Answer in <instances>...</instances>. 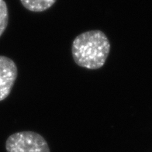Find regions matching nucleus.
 <instances>
[{
    "label": "nucleus",
    "instance_id": "7ed1b4c3",
    "mask_svg": "<svg viewBox=\"0 0 152 152\" xmlns=\"http://www.w3.org/2000/svg\"><path fill=\"white\" fill-rule=\"evenodd\" d=\"M17 75L16 63L8 57L0 55V102L10 96Z\"/></svg>",
    "mask_w": 152,
    "mask_h": 152
},
{
    "label": "nucleus",
    "instance_id": "20e7f679",
    "mask_svg": "<svg viewBox=\"0 0 152 152\" xmlns=\"http://www.w3.org/2000/svg\"><path fill=\"white\" fill-rule=\"evenodd\" d=\"M57 0H20L24 8L34 12H44L52 7Z\"/></svg>",
    "mask_w": 152,
    "mask_h": 152
},
{
    "label": "nucleus",
    "instance_id": "f257e3e1",
    "mask_svg": "<svg viewBox=\"0 0 152 152\" xmlns=\"http://www.w3.org/2000/svg\"><path fill=\"white\" fill-rule=\"evenodd\" d=\"M110 48V40L102 31L89 30L74 39L72 45V58L79 67L96 70L105 64Z\"/></svg>",
    "mask_w": 152,
    "mask_h": 152
},
{
    "label": "nucleus",
    "instance_id": "f03ea898",
    "mask_svg": "<svg viewBox=\"0 0 152 152\" xmlns=\"http://www.w3.org/2000/svg\"><path fill=\"white\" fill-rule=\"evenodd\" d=\"M7 152H50L47 140L34 131H21L11 134L6 140Z\"/></svg>",
    "mask_w": 152,
    "mask_h": 152
},
{
    "label": "nucleus",
    "instance_id": "39448f33",
    "mask_svg": "<svg viewBox=\"0 0 152 152\" xmlns=\"http://www.w3.org/2000/svg\"><path fill=\"white\" fill-rule=\"evenodd\" d=\"M8 21L9 12L6 2L4 0H0V37L8 26Z\"/></svg>",
    "mask_w": 152,
    "mask_h": 152
}]
</instances>
